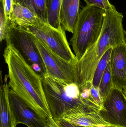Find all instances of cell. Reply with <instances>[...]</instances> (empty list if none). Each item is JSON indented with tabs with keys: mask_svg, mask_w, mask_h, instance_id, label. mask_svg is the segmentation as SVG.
<instances>
[{
	"mask_svg": "<svg viewBox=\"0 0 126 127\" xmlns=\"http://www.w3.org/2000/svg\"><path fill=\"white\" fill-rule=\"evenodd\" d=\"M87 6H95L106 10L112 5L109 0H84Z\"/></svg>",
	"mask_w": 126,
	"mask_h": 127,
	"instance_id": "ffe728a7",
	"label": "cell"
},
{
	"mask_svg": "<svg viewBox=\"0 0 126 127\" xmlns=\"http://www.w3.org/2000/svg\"><path fill=\"white\" fill-rule=\"evenodd\" d=\"M112 48L109 49L102 57L98 63L93 76L92 84L94 88L98 89L102 76L111 59Z\"/></svg>",
	"mask_w": 126,
	"mask_h": 127,
	"instance_id": "ac0fdd59",
	"label": "cell"
},
{
	"mask_svg": "<svg viewBox=\"0 0 126 127\" xmlns=\"http://www.w3.org/2000/svg\"><path fill=\"white\" fill-rule=\"evenodd\" d=\"M55 121L61 127H87L78 126L72 124L62 119H60Z\"/></svg>",
	"mask_w": 126,
	"mask_h": 127,
	"instance_id": "7402d4cb",
	"label": "cell"
},
{
	"mask_svg": "<svg viewBox=\"0 0 126 127\" xmlns=\"http://www.w3.org/2000/svg\"></svg>",
	"mask_w": 126,
	"mask_h": 127,
	"instance_id": "484cf974",
	"label": "cell"
},
{
	"mask_svg": "<svg viewBox=\"0 0 126 127\" xmlns=\"http://www.w3.org/2000/svg\"><path fill=\"white\" fill-rule=\"evenodd\" d=\"M19 26L30 32L65 60L74 63L78 61L62 28L56 29L43 22L36 26Z\"/></svg>",
	"mask_w": 126,
	"mask_h": 127,
	"instance_id": "8992f818",
	"label": "cell"
},
{
	"mask_svg": "<svg viewBox=\"0 0 126 127\" xmlns=\"http://www.w3.org/2000/svg\"><path fill=\"white\" fill-rule=\"evenodd\" d=\"M104 13L105 10L103 9L87 5L79 12L70 40L78 60L98 40L103 25Z\"/></svg>",
	"mask_w": 126,
	"mask_h": 127,
	"instance_id": "3957f363",
	"label": "cell"
},
{
	"mask_svg": "<svg viewBox=\"0 0 126 127\" xmlns=\"http://www.w3.org/2000/svg\"><path fill=\"white\" fill-rule=\"evenodd\" d=\"M61 119L78 126L87 127H114L99 111H92L84 103L76 105L64 113Z\"/></svg>",
	"mask_w": 126,
	"mask_h": 127,
	"instance_id": "9c48e42d",
	"label": "cell"
},
{
	"mask_svg": "<svg viewBox=\"0 0 126 127\" xmlns=\"http://www.w3.org/2000/svg\"><path fill=\"white\" fill-rule=\"evenodd\" d=\"M9 100L16 120V124H23L28 127H43L46 123L10 88Z\"/></svg>",
	"mask_w": 126,
	"mask_h": 127,
	"instance_id": "30bf717a",
	"label": "cell"
},
{
	"mask_svg": "<svg viewBox=\"0 0 126 127\" xmlns=\"http://www.w3.org/2000/svg\"><path fill=\"white\" fill-rule=\"evenodd\" d=\"M113 88H114V87L112 83L111 62L110 60L102 76L98 89L103 101Z\"/></svg>",
	"mask_w": 126,
	"mask_h": 127,
	"instance_id": "e0dca14e",
	"label": "cell"
},
{
	"mask_svg": "<svg viewBox=\"0 0 126 127\" xmlns=\"http://www.w3.org/2000/svg\"><path fill=\"white\" fill-rule=\"evenodd\" d=\"M43 127H61L53 119L52 116L47 120L46 125Z\"/></svg>",
	"mask_w": 126,
	"mask_h": 127,
	"instance_id": "603a6c76",
	"label": "cell"
},
{
	"mask_svg": "<svg viewBox=\"0 0 126 127\" xmlns=\"http://www.w3.org/2000/svg\"><path fill=\"white\" fill-rule=\"evenodd\" d=\"M124 92V94H125V95H126V87H125V89L123 90Z\"/></svg>",
	"mask_w": 126,
	"mask_h": 127,
	"instance_id": "d4e9b609",
	"label": "cell"
},
{
	"mask_svg": "<svg viewBox=\"0 0 126 127\" xmlns=\"http://www.w3.org/2000/svg\"><path fill=\"white\" fill-rule=\"evenodd\" d=\"M6 81L1 84L0 89V127H16V120L9 100L10 87Z\"/></svg>",
	"mask_w": 126,
	"mask_h": 127,
	"instance_id": "4fadbf2b",
	"label": "cell"
},
{
	"mask_svg": "<svg viewBox=\"0 0 126 127\" xmlns=\"http://www.w3.org/2000/svg\"><path fill=\"white\" fill-rule=\"evenodd\" d=\"M36 38L30 32L12 24L5 41L6 44L12 45L27 64L43 78L47 73L36 45Z\"/></svg>",
	"mask_w": 126,
	"mask_h": 127,
	"instance_id": "5b68a950",
	"label": "cell"
},
{
	"mask_svg": "<svg viewBox=\"0 0 126 127\" xmlns=\"http://www.w3.org/2000/svg\"><path fill=\"white\" fill-rule=\"evenodd\" d=\"M2 2L4 14L7 19H10L13 10V0H0Z\"/></svg>",
	"mask_w": 126,
	"mask_h": 127,
	"instance_id": "44dd1931",
	"label": "cell"
},
{
	"mask_svg": "<svg viewBox=\"0 0 126 127\" xmlns=\"http://www.w3.org/2000/svg\"><path fill=\"white\" fill-rule=\"evenodd\" d=\"M36 43L45 65L47 75L64 83H75L76 63L71 62L61 58L36 37Z\"/></svg>",
	"mask_w": 126,
	"mask_h": 127,
	"instance_id": "52a82bcc",
	"label": "cell"
},
{
	"mask_svg": "<svg viewBox=\"0 0 126 127\" xmlns=\"http://www.w3.org/2000/svg\"><path fill=\"white\" fill-rule=\"evenodd\" d=\"M13 3L25 7L37 16L43 22L48 23L46 0H13Z\"/></svg>",
	"mask_w": 126,
	"mask_h": 127,
	"instance_id": "9a60e30c",
	"label": "cell"
},
{
	"mask_svg": "<svg viewBox=\"0 0 126 127\" xmlns=\"http://www.w3.org/2000/svg\"><path fill=\"white\" fill-rule=\"evenodd\" d=\"M80 0H63L59 19L61 28L73 33L79 15Z\"/></svg>",
	"mask_w": 126,
	"mask_h": 127,
	"instance_id": "7c38bea8",
	"label": "cell"
},
{
	"mask_svg": "<svg viewBox=\"0 0 126 127\" xmlns=\"http://www.w3.org/2000/svg\"><path fill=\"white\" fill-rule=\"evenodd\" d=\"M43 87L51 116L54 121L66 111L81 103L80 92L75 83H64L46 75L42 78Z\"/></svg>",
	"mask_w": 126,
	"mask_h": 127,
	"instance_id": "277c9868",
	"label": "cell"
},
{
	"mask_svg": "<svg viewBox=\"0 0 126 127\" xmlns=\"http://www.w3.org/2000/svg\"><path fill=\"white\" fill-rule=\"evenodd\" d=\"M3 56L8 68L10 88L46 123L52 116L44 91L43 78L12 45L6 44Z\"/></svg>",
	"mask_w": 126,
	"mask_h": 127,
	"instance_id": "6da1fadb",
	"label": "cell"
},
{
	"mask_svg": "<svg viewBox=\"0 0 126 127\" xmlns=\"http://www.w3.org/2000/svg\"><path fill=\"white\" fill-rule=\"evenodd\" d=\"M112 83L114 88L123 90L126 87V57L125 44L112 48L111 53Z\"/></svg>",
	"mask_w": 126,
	"mask_h": 127,
	"instance_id": "8fae6325",
	"label": "cell"
},
{
	"mask_svg": "<svg viewBox=\"0 0 126 127\" xmlns=\"http://www.w3.org/2000/svg\"><path fill=\"white\" fill-rule=\"evenodd\" d=\"M123 18L113 4L105 10L103 25L98 40L75 65V81L80 92L92 84L96 67L104 54L110 48L125 44Z\"/></svg>",
	"mask_w": 126,
	"mask_h": 127,
	"instance_id": "7a4b0ae2",
	"label": "cell"
},
{
	"mask_svg": "<svg viewBox=\"0 0 126 127\" xmlns=\"http://www.w3.org/2000/svg\"><path fill=\"white\" fill-rule=\"evenodd\" d=\"M124 42H125V48H126V31L125 30L124 31Z\"/></svg>",
	"mask_w": 126,
	"mask_h": 127,
	"instance_id": "cb8c5ba5",
	"label": "cell"
},
{
	"mask_svg": "<svg viewBox=\"0 0 126 127\" xmlns=\"http://www.w3.org/2000/svg\"><path fill=\"white\" fill-rule=\"evenodd\" d=\"M10 19L13 25L36 26L43 22L30 10L18 3H13Z\"/></svg>",
	"mask_w": 126,
	"mask_h": 127,
	"instance_id": "5bb4252c",
	"label": "cell"
},
{
	"mask_svg": "<svg viewBox=\"0 0 126 127\" xmlns=\"http://www.w3.org/2000/svg\"><path fill=\"white\" fill-rule=\"evenodd\" d=\"M63 0H46L48 24L57 29H62L59 19V15Z\"/></svg>",
	"mask_w": 126,
	"mask_h": 127,
	"instance_id": "2e32d148",
	"label": "cell"
},
{
	"mask_svg": "<svg viewBox=\"0 0 126 127\" xmlns=\"http://www.w3.org/2000/svg\"><path fill=\"white\" fill-rule=\"evenodd\" d=\"M0 40L1 42L6 39L12 22L10 19H6L3 3L0 1Z\"/></svg>",
	"mask_w": 126,
	"mask_h": 127,
	"instance_id": "d6986e66",
	"label": "cell"
},
{
	"mask_svg": "<svg viewBox=\"0 0 126 127\" xmlns=\"http://www.w3.org/2000/svg\"><path fill=\"white\" fill-rule=\"evenodd\" d=\"M105 112H101L114 127H126V97L123 91L113 88L103 100Z\"/></svg>",
	"mask_w": 126,
	"mask_h": 127,
	"instance_id": "ba28073f",
	"label": "cell"
}]
</instances>
